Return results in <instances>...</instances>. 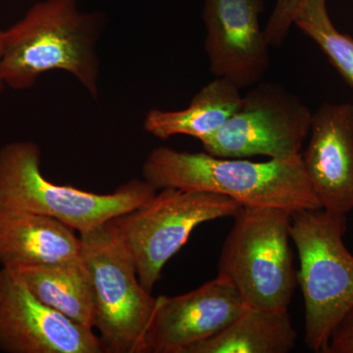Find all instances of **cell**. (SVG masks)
I'll use <instances>...</instances> for the list:
<instances>
[{"label":"cell","mask_w":353,"mask_h":353,"mask_svg":"<svg viewBox=\"0 0 353 353\" xmlns=\"http://www.w3.org/2000/svg\"><path fill=\"white\" fill-rule=\"evenodd\" d=\"M94 299V328L106 352L145 353L146 330L157 297L139 282L129 245L115 218L79 234Z\"/></svg>","instance_id":"cell-5"},{"label":"cell","mask_w":353,"mask_h":353,"mask_svg":"<svg viewBox=\"0 0 353 353\" xmlns=\"http://www.w3.org/2000/svg\"><path fill=\"white\" fill-rule=\"evenodd\" d=\"M313 114L296 95L275 83L253 85L224 126L201 141L204 152L221 158L301 154Z\"/></svg>","instance_id":"cell-8"},{"label":"cell","mask_w":353,"mask_h":353,"mask_svg":"<svg viewBox=\"0 0 353 353\" xmlns=\"http://www.w3.org/2000/svg\"><path fill=\"white\" fill-rule=\"evenodd\" d=\"M347 215L325 209L292 213L290 238L299 257L297 283L304 299V341L326 353L339 323L353 307V255L343 243Z\"/></svg>","instance_id":"cell-3"},{"label":"cell","mask_w":353,"mask_h":353,"mask_svg":"<svg viewBox=\"0 0 353 353\" xmlns=\"http://www.w3.org/2000/svg\"><path fill=\"white\" fill-rule=\"evenodd\" d=\"M294 25L321 48L353 88V39L336 29L327 11L326 0H306Z\"/></svg>","instance_id":"cell-17"},{"label":"cell","mask_w":353,"mask_h":353,"mask_svg":"<svg viewBox=\"0 0 353 353\" xmlns=\"http://www.w3.org/2000/svg\"><path fill=\"white\" fill-rule=\"evenodd\" d=\"M75 230L57 219L36 213L0 209V263H55L80 255Z\"/></svg>","instance_id":"cell-13"},{"label":"cell","mask_w":353,"mask_h":353,"mask_svg":"<svg viewBox=\"0 0 353 353\" xmlns=\"http://www.w3.org/2000/svg\"><path fill=\"white\" fill-rule=\"evenodd\" d=\"M326 353H353V307L334 329Z\"/></svg>","instance_id":"cell-19"},{"label":"cell","mask_w":353,"mask_h":353,"mask_svg":"<svg viewBox=\"0 0 353 353\" xmlns=\"http://www.w3.org/2000/svg\"><path fill=\"white\" fill-rule=\"evenodd\" d=\"M241 90L230 81L217 78L201 88L187 108L178 111L152 109L143 127L159 139L189 136L199 139L214 134L240 108Z\"/></svg>","instance_id":"cell-15"},{"label":"cell","mask_w":353,"mask_h":353,"mask_svg":"<svg viewBox=\"0 0 353 353\" xmlns=\"http://www.w3.org/2000/svg\"><path fill=\"white\" fill-rule=\"evenodd\" d=\"M101 18L82 12L78 0H43L4 31L0 72L12 90L32 88L53 70L71 74L88 94L99 95L97 46Z\"/></svg>","instance_id":"cell-2"},{"label":"cell","mask_w":353,"mask_h":353,"mask_svg":"<svg viewBox=\"0 0 353 353\" xmlns=\"http://www.w3.org/2000/svg\"><path fill=\"white\" fill-rule=\"evenodd\" d=\"M9 269L41 303L77 324L94 329L92 283L80 255L66 261Z\"/></svg>","instance_id":"cell-14"},{"label":"cell","mask_w":353,"mask_h":353,"mask_svg":"<svg viewBox=\"0 0 353 353\" xmlns=\"http://www.w3.org/2000/svg\"><path fill=\"white\" fill-rule=\"evenodd\" d=\"M143 176L157 190L215 192L243 206H269L292 213L322 208L304 171L301 153L290 159L253 162L159 146L146 158Z\"/></svg>","instance_id":"cell-1"},{"label":"cell","mask_w":353,"mask_h":353,"mask_svg":"<svg viewBox=\"0 0 353 353\" xmlns=\"http://www.w3.org/2000/svg\"><path fill=\"white\" fill-rule=\"evenodd\" d=\"M263 9L264 0H204L211 73L240 90L261 82L270 65V46L260 25Z\"/></svg>","instance_id":"cell-10"},{"label":"cell","mask_w":353,"mask_h":353,"mask_svg":"<svg viewBox=\"0 0 353 353\" xmlns=\"http://www.w3.org/2000/svg\"><path fill=\"white\" fill-rule=\"evenodd\" d=\"M246 306L236 287L220 276L188 294L158 296L146 330L145 353H185L226 329Z\"/></svg>","instance_id":"cell-11"},{"label":"cell","mask_w":353,"mask_h":353,"mask_svg":"<svg viewBox=\"0 0 353 353\" xmlns=\"http://www.w3.org/2000/svg\"><path fill=\"white\" fill-rule=\"evenodd\" d=\"M41 164V150L32 141L0 148V209L48 216L80 234L138 208L157 192L145 180H132L111 194L85 192L50 182Z\"/></svg>","instance_id":"cell-4"},{"label":"cell","mask_w":353,"mask_h":353,"mask_svg":"<svg viewBox=\"0 0 353 353\" xmlns=\"http://www.w3.org/2000/svg\"><path fill=\"white\" fill-rule=\"evenodd\" d=\"M304 171L321 208L347 215L353 209V104L325 103L312 116Z\"/></svg>","instance_id":"cell-12"},{"label":"cell","mask_w":353,"mask_h":353,"mask_svg":"<svg viewBox=\"0 0 353 353\" xmlns=\"http://www.w3.org/2000/svg\"><path fill=\"white\" fill-rule=\"evenodd\" d=\"M0 350L7 353H101L94 329L39 301L11 269H0Z\"/></svg>","instance_id":"cell-9"},{"label":"cell","mask_w":353,"mask_h":353,"mask_svg":"<svg viewBox=\"0 0 353 353\" xmlns=\"http://www.w3.org/2000/svg\"><path fill=\"white\" fill-rule=\"evenodd\" d=\"M296 338L288 310L246 306L226 329L185 353H288L296 347Z\"/></svg>","instance_id":"cell-16"},{"label":"cell","mask_w":353,"mask_h":353,"mask_svg":"<svg viewBox=\"0 0 353 353\" xmlns=\"http://www.w3.org/2000/svg\"><path fill=\"white\" fill-rule=\"evenodd\" d=\"M4 48V31H0V65H1L2 54H3ZM6 87L3 80H2L1 72H0V90Z\"/></svg>","instance_id":"cell-20"},{"label":"cell","mask_w":353,"mask_h":353,"mask_svg":"<svg viewBox=\"0 0 353 353\" xmlns=\"http://www.w3.org/2000/svg\"><path fill=\"white\" fill-rule=\"evenodd\" d=\"M243 205L223 194L166 188L126 214L116 217L141 285L152 292L162 269L199 225L234 217Z\"/></svg>","instance_id":"cell-7"},{"label":"cell","mask_w":353,"mask_h":353,"mask_svg":"<svg viewBox=\"0 0 353 353\" xmlns=\"http://www.w3.org/2000/svg\"><path fill=\"white\" fill-rule=\"evenodd\" d=\"M306 0H277L264 32L271 46L280 48Z\"/></svg>","instance_id":"cell-18"},{"label":"cell","mask_w":353,"mask_h":353,"mask_svg":"<svg viewBox=\"0 0 353 353\" xmlns=\"http://www.w3.org/2000/svg\"><path fill=\"white\" fill-rule=\"evenodd\" d=\"M221 250L218 276L250 307L288 310L297 283L290 248L292 212L243 206Z\"/></svg>","instance_id":"cell-6"}]
</instances>
